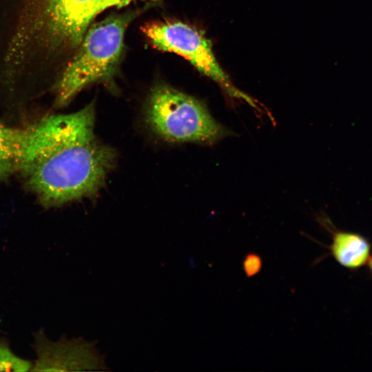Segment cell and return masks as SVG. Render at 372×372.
<instances>
[{
	"instance_id": "1",
	"label": "cell",
	"mask_w": 372,
	"mask_h": 372,
	"mask_svg": "<svg viewBox=\"0 0 372 372\" xmlns=\"http://www.w3.org/2000/svg\"><path fill=\"white\" fill-rule=\"evenodd\" d=\"M93 103L48 116L28 130L18 172L46 207L95 196L115 166L117 152L94 133Z\"/></svg>"
},
{
	"instance_id": "2",
	"label": "cell",
	"mask_w": 372,
	"mask_h": 372,
	"mask_svg": "<svg viewBox=\"0 0 372 372\" xmlns=\"http://www.w3.org/2000/svg\"><path fill=\"white\" fill-rule=\"evenodd\" d=\"M1 23L10 54L25 65L48 72L59 58L80 45L107 0H4Z\"/></svg>"
},
{
	"instance_id": "3",
	"label": "cell",
	"mask_w": 372,
	"mask_h": 372,
	"mask_svg": "<svg viewBox=\"0 0 372 372\" xmlns=\"http://www.w3.org/2000/svg\"><path fill=\"white\" fill-rule=\"evenodd\" d=\"M138 10L114 14L93 24L86 31L77 52L54 85V105H67L87 85L110 83L116 74L123 50L124 35Z\"/></svg>"
},
{
	"instance_id": "4",
	"label": "cell",
	"mask_w": 372,
	"mask_h": 372,
	"mask_svg": "<svg viewBox=\"0 0 372 372\" xmlns=\"http://www.w3.org/2000/svg\"><path fill=\"white\" fill-rule=\"evenodd\" d=\"M145 117L153 132L169 142L211 145L231 134L202 102L165 83L152 89Z\"/></svg>"
},
{
	"instance_id": "5",
	"label": "cell",
	"mask_w": 372,
	"mask_h": 372,
	"mask_svg": "<svg viewBox=\"0 0 372 372\" xmlns=\"http://www.w3.org/2000/svg\"><path fill=\"white\" fill-rule=\"evenodd\" d=\"M141 31L155 48L183 56L200 72L219 84L231 97L260 110L256 101L232 83L217 61L210 41L195 28L181 21H165L145 24Z\"/></svg>"
},
{
	"instance_id": "6",
	"label": "cell",
	"mask_w": 372,
	"mask_h": 372,
	"mask_svg": "<svg viewBox=\"0 0 372 372\" xmlns=\"http://www.w3.org/2000/svg\"><path fill=\"white\" fill-rule=\"evenodd\" d=\"M35 349L38 359L31 371H108L105 356L94 342L83 338L61 339L52 342L38 334Z\"/></svg>"
},
{
	"instance_id": "7",
	"label": "cell",
	"mask_w": 372,
	"mask_h": 372,
	"mask_svg": "<svg viewBox=\"0 0 372 372\" xmlns=\"http://www.w3.org/2000/svg\"><path fill=\"white\" fill-rule=\"evenodd\" d=\"M331 256L344 268L358 270L368 264L372 245L364 236L354 231L329 227Z\"/></svg>"
},
{
	"instance_id": "8",
	"label": "cell",
	"mask_w": 372,
	"mask_h": 372,
	"mask_svg": "<svg viewBox=\"0 0 372 372\" xmlns=\"http://www.w3.org/2000/svg\"><path fill=\"white\" fill-rule=\"evenodd\" d=\"M27 134L0 121V183L18 172Z\"/></svg>"
},
{
	"instance_id": "9",
	"label": "cell",
	"mask_w": 372,
	"mask_h": 372,
	"mask_svg": "<svg viewBox=\"0 0 372 372\" xmlns=\"http://www.w3.org/2000/svg\"><path fill=\"white\" fill-rule=\"evenodd\" d=\"M30 362L15 355L3 340H0V371H27L31 370Z\"/></svg>"
},
{
	"instance_id": "10",
	"label": "cell",
	"mask_w": 372,
	"mask_h": 372,
	"mask_svg": "<svg viewBox=\"0 0 372 372\" xmlns=\"http://www.w3.org/2000/svg\"><path fill=\"white\" fill-rule=\"evenodd\" d=\"M261 260L258 256L254 254L247 255L243 261V267L248 277L258 273L261 268Z\"/></svg>"
},
{
	"instance_id": "11",
	"label": "cell",
	"mask_w": 372,
	"mask_h": 372,
	"mask_svg": "<svg viewBox=\"0 0 372 372\" xmlns=\"http://www.w3.org/2000/svg\"><path fill=\"white\" fill-rule=\"evenodd\" d=\"M134 0H107L109 8L117 7L121 8L127 6L131 1Z\"/></svg>"
},
{
	"instance_id": "12",
	"label": "cell",
	"mask_w": 372,
	"mask_h": 372,
	"mask_svg": "<svg viewBox=\"0 0 372 372\" xmlns=\"http://www.w3.org/2000/svg\"><path fill=\"white\" fill-rule=\"evenodd\" d=\"M368 265H369V271L372 274V256H371V258L368 262Z\"/></svg>"
}]
</instances>
